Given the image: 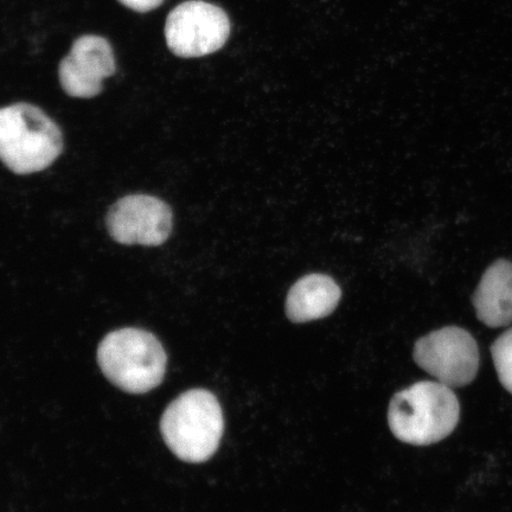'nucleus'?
<instances>
[{
    "mask_svg": "<svg viewBox=\"0 0 512 512\" xmlns=\"http://www.w3.org/2000/svg\"><path fill=\"white\" fill-rule=\"evenodd\" d=\"M414 361L438 382L460 388L476 379L479 349L469 331L447 326L415 343Z\"/></svg>",
    "mask_w": 512,
    "mask_h": 512,
    "instance_id": "5",
    "label": "nucleus"
},
{
    "mask_svg": "<svg viewBox=\"0 0 512 512\" xmlns=\"http://www.w3.org/2000/svg\"><path fill=\"white\" fill-rule=\"evenodd\" d=\"M160 431L166 445L183 462H207L219 448L224 431L220 403L208 390H189L166 408Z\"/></svg>",
    "mask_w": 512,
    "mask_h": 512,
    "instance_id": "3",
    "label": "nucleus"
},
{
    "mask_svg": "<svg viewBox=\"0 0 512 512\" xmlns=\"http://www.w3.org/2000/svg\"><path fill=\"white\" fill-rule=\"evenodd\" d=\"M110 42L104 37L82 36L60 63L59 79L63 91L72 98L92 99L102 92V81L115 73Z\"/></svg>",
    "mask_w": 512,
    "mask_h": 512,
    "instance_id": "8",
    "label": "nucleus"
},
{
    "mask_svg": "<svg viewBox=\"0 0 512 512\" xmlns=\"http://www.w3.org/2000/svg\"><path fill=\"white\" fill-rule=\"evenodd\" d=\"M477 317L489 328L512 323V262L498 260L483 275L473 296Z\"/></svg>",
    "mask_w": 512,
    "mask_h": 512,
    "instance_id": "9",
    "label": "nucleus"
},
{
    "mask_svg": "<svg viewBox=\"0 0 512 512\" xmlns=\"http://www.w3.org/2000/svg\"><path fill=\"white\" fill-rule=\"evenodd\" d=\"M106 227L120 245L156 247L170 238L174 215L169 204L157 197L130 195L108 210Z\"/></svg>",
    "mask_w": 512,
    "mask_h": 512,
    "instance_id": "7",
    "label": "nucleus"
},
{
    "mask_svg": "<svg viewBox=\"0 0 512 512\" xmlns=\"http://www.w3.org/2000/svg\"><path fill=\"white\" fill-rule=\"evenodd\" d=\"M119 2L137 12H149L163 4V0H119Z\"/></svg>",
    "mask_w": 512,
    "mask_h": 512,
    "instance_id": "12",
    "label": "nucleus"
},
{
    "mask_svg": "<svg viewBox=\"0 0 512 512\" xmlns=\"http://www.w3.org/2000/svg\"><path fill=\"white\" fill-rule=\"evenodd\" d=\"M491 354L499 381L512 394V328L496 339Z\"/></svg>",
    "mask_w": 512,
    "mask_h": 512,
    "instance_id": "11",
    "label": "nucleus"
},
{
    "mask_svg": "<svg viewBox=\"0 0 512 512\" xmlns=\"http://www.w3.org/2000/svg\"><path fill=\"white\" fill-rule=\"evenodd\" d=\"M341 296V288L328 275H306L288 292L286 315L294 323L328 317L335 311Z\"/></svg>",
    "mask_w": 512,
    "mask_h": 512,
    "instance_id": "10",
    "label": "nucleus"
},
{
    "mask_svg": "<svg viewBox=\"0 0 512 512\" xmlns=\"http://www.w3.org/2000/svg\"><path fill=\"white\" fill-rule=\"evenodd\" d=\"M230 35L229 18L219 6L189 0L170 12L165 40L171 53L191 59L219 51Z\"/></svg>",
    "mask_w": 512,
    "mask_h": 512,
    "instance_id": "6",
    "label": "nucleus"
},
{
    "mask_svg": "<svg viewBox=\"0 0 512 512\" xmlns=\"http://www.w3.org/2000/svg\"><path fill=\"white\" fill-rule=\"evenodd\" d=\"M459 416L460 405L452 388L438 381H422L393 396L388 424L402 443L427 446L456 430Z\"/></svg>",
    "mask_w": 512,
    "mask_h": 512,
    "instance_id": "1",
    "label": "nucleus"
},
{
    "mask_svg": "<svg viewBox=\"0 0 512 512\" xmlns=\"http://www.w3.org/2000/svg\"><path fill=\"white\" fill-rule=\"evenodd\" d=\"M62 150L60 127L41 108L24 102L0 108V162L14 174L48 169Z\"/></svg>",
    "mask_w": 512,
    "mask_h": 512,
    "instance_id": "2",
    "label": "nucleus"
},
{
    "mask_svg": "<svg viewBox=\"0 0 512 512\" xmlns=\"http://www.w3.org/2000/svg\"><path fill=\"white\" fill-rule=\"evenodd\" d=\"M98 362L114 386L127 393L144 394L162 383L168 357L156 336L126 328L104 338L99 345Z\"/></svg>",
    "mask_w": 512,
    "mask_h": 512,
    "instance_id": "4",
    "label": "nucleus"
}]
</instances>
